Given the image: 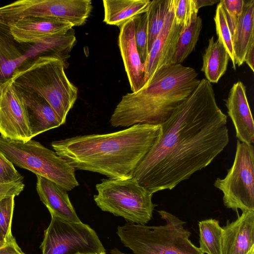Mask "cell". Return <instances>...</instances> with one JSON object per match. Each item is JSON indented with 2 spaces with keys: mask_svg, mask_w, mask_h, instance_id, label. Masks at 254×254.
I'll return each mask as SVG.
<instances>
[{
  "mask_svg": "<svg viewBox=\"0 0 254 254\" xmlns=\"http://www.w3.org/2000/svg\"><path fill=\"white\" fill-rule=\"evenodd\" d=\"M227 116L202 79L161 125L158 139L130 177L154 193L175 188L208 166L229 142Z\"/></svg>",
  "mask_w": 254,
  "mask_h": 254,
  "instance_id": "cell-1",
  "label": "cell"
},
{
  "mask_svg": "<svg viewBox=\"0 0 254 254\" xmlns=\"http://www.w3.org/2000/svg\"><path fill=\"white\" fill-rule=\"evenodd\" d=\"M161 125L136 124L116 132L79 135L54 141L56 154L75 170L126 179L154 145Z\"/></svg>",
  "mask_w": 254,
  "mask_h": 254,
  "instance_id": "cell-2",
  "label": "cell"
},
{
  "mask_svg": "<svg viewBox=\"0 0 254 254\" xmlns=\"http://www.w3.org/2000/svg\"><path fill=\"white\" fill-rule=\"evenodd\" d=\"M197 75L194 69L182 64L163 66L138 91L122 97L111 117V125H161L198 85Z\"/></svg>",
  "mask_w": 254,
  "mask_h": 254,
  "instance_id": "cell-3",
  "label": "cell"
},
{
  "mask_svg": "<svg viewBox=\"0 0 254 254\" xmlns=\"http://www.w3.org/2000/svg\"><path fill=\"white\" fill-rule=\"evenodd\" d=\"M67 66L60 59L39 56L30 59L11 78L18 89L35 93L50 105L62 125L73 107L78 89L67 77Z\"/></svg>",
  "mask_w": 254,
  "mask_h": 254,
  "instance_id": "cell-4",
  "label": "cell"
},
{
  "mask_svg": "<svg viewBox=\"0 0 254 254\" xmlns=\"http://www.w3.org/2000/svg\"><path fill=\"white\" fill-rule=\"evenodd\" d=\"M164 225L149 226L128 222L118 226L117 235L134 254H204L189 238L185 221L165 210L158 211Z\"/></svg>",
  "mask_w": 254,
  "mask_h": 254,
  "instance_id": "cell-5",
  "label": "cell"
},
{
  "mask_svg": "<svg viewBox=\"0 0 254 254\" xmlns=\"http://www.w3.org/2000/svg\"><path fill=\"white\" fill-rule=\"evenodd\" d=\"M0 152L13 164L52 181L66 191L79 186L75 169L37 141L24 142L0 135Z\"/></svg>",
  "mask_w": 254,
  "mask_h": 254,
  "instance_id": "cell-6",
  "label": "cell"
},
{
  "mask_svg": "<svg viewBox=\"0 0 254 254\" xmlns=\"http://www.w3.org/2000/svg\"><path fill=\"white\" fill-rule=\"evenodd\" d=\"M96 190L94 200L102 211L137 224L145 225L152 218L157 206L152 201L153 193L134 179H104Z\"/></svg>",
  "mask_w": 254,
  "mask_h": 254,
  "instance_id": "cell-7",
  "label": "cell"
},
{
  "mask_svg": "<svg viewBox=\"0 0 254 254\" xmlns=\"http://www.w3.org/2000/svg\"><path fill=\"white\" fill-rule=\"evenodd\" d=\"M214 186L223 193L228 208L237 212L254 210V148L237 141L234 160L223 179L217 178Z\"/></svg>",
  "mask_w": 254,
  "mask_h": 254,
  "instance_id": "cell-8",
  "label": "cell"
},
{
  "mask_svg": "<svg viewBox=\"0 0 254 254\" xmlns=\"http://www.w3.org/2000/svg\"><path fill=\"white\" fill-rule=\"evenodd\" d=\"M42 254H88L105 251L97 233L87 224L51 215L40 245Z\"/></svg>",
  "mask_w": 254,
  "mask_h": 254,
  "instance_id": "cell-9",
  "label": "cell"
},
{
  "mask_svg": "<svg viewBox=\"0 0 254 254\" xmlns=\"http://www.w3.org/2000/svg\"><path fill=\"white\" fill-rule=\"evenodd\" d=\"M0 133L14 140L32 138L23 99L11 79L0 89Z\"/></svg>",
  "mask_w": 254,
  "mask_h": 254,
  "instance_id": "cell-10",
  "label": "cell"
},
{
  "mask_svg": "<svg viewBox=\"0 0 254 254\" xmlns=\"http://www.w3.org/2000/svg\"><path fill=\"white\" fill-rule=\"evenodd\" d=\"M174 9V0H172L162 28L143 64L144 84L156 71L163 66L172 64L178 40L183 29L176 23Z\"/></svg>",
  "mask_w": 254,
  "mask_h": 254,
  "instance_id": "cell-11",
  "label": "cell"
},
{
  "mask_svg": "<svg viewBox=\"0 0 254 254\" xmlns=\"http://www.w3.org/2000/svg\"><path fill=\"white\" fill-rule=\"evenodd\" d=\"M73 27L69 23L55 19L29 18L17 21L6 28L17 42L33 45L64 35Z\"/></svg>",
  "mask_w": 254,
  "mask_h": 254,
  "instance_id": "cell-12",
  "label": "cell"
},
{
  "mask_svg": "<svg viewBox=\"0 0 254 254\" xmlns=\"http://www.w3.org/2000/svg\"><path fill=\"white\" fill-rule=\"evenodd\" d=\"M227 113L238 140L248 144L254 142V124L248 101L246 87L240 81L231 87L225 101Z\"/></svg>",
  "mask_w": 254,
  "mask_h": 254,
  "instance_id": "cell-13",
  "label": "cell"
},
{
  "mask_svg": "<svg viewBox=\"0 0 254 254\" xmlns=\"http://www.w3.org/2000/svg\"><path fill=\"white\" fill-rule=\"evenodd\" d=\"M254 248V210H246L222 227V254H247Z\"/></svg>",
  "mask_w": 254,
  "mask_h": 254,
  "instance_id": "cell-14",
  "label": "cell"
},
{
  "mask_svg": "<svg viewBox=\"0 0 254 254\" xmlns=\"http://www.w3.org/2000/svg\"><path fill=\"white\" fill-rule=\"evenodd\" d=\"M118 45L130 89L136 92L144 84V65L136 45L132 19L120 27Z\"/></svg>",
  "mask_w": 254,
  "mask_h": 254,
  "instance_id": "cell-15",
  "label": "cell"
},
{
  "mask_svg": "<svg viewBox=\"0 0 254 254\" xmlns=\"http://www.w3.org/2000/svg\"><path fill=\"white\" fill-rule=\"evenodd\" d=\"M37 176L36 190L51 215L73 222H81L69 198L67 191L54 182Z\"/></svg>",
  "mask_w": 254,
  "mask_h": 254,
  "instance_id": "cell-16",
  "label": "cell"
},
{
  "mask_svg": "<svg viewBox=\"0 0 254 254\" xmlns=\"http://www.w3.org/2000/svg\"><path fill=\"white\" fill-rule=\"evenodd\" d=\"M17 89L24 103L32 138L62 125L52 107L44 98L35 93Z\"/></svg>",
  "mask_w": 254,
  "mask_h": 254,
  "instance_id": "cell-17",
  "label": "cell"
},
{
  "mask_svg": "<svg viewBox=\"0 0 254 254\" xmlns=\"http://www.w3.org/2000/svg\"><path fill=\"white\" fill-rule=\"evenodd\" d=\"M0 26V89L33 56Z\"/></svg>",
  "mask_w": 254,
  "mask_h": 254,
  "instance_id": "cell-18",
  "label": "cell"
},
{
  "mask_svg": "<svg viewBox=\"0 0 254 254\" xmlns=\"http://www.w3.org/2000/svg\"><path fill=\"white\" fill-rule=\"evenodd\" d=\"M235 64L244 63L247 52L254 45V0H245L243 11L232 35Z\"/></svg>",
  "mask_w": 254,
  "mask_h": 254,
  "instance_id": "cell-19",
  "label": "cell"
},
{
  "mask_svg": "<svg viewBox=\"0 0 254 254\" xmlns=\"http://www.w3.org/2000/svg\"><path fill=\"white\" fill-rule=\"evenodd\" d=\"M150 0H104L103 21L122 26L128 20L147 11Z\"/></svg>",
  "mask_w": 254,
  "mask_h": 254,
  "instance_id": "cell-20",
  "label": "cell"
},
{
  "mask_svg": "<svg viewBox=\"0 0 254 254\" xmlns=\"http://www.w3.org/2000/svg\"><path fill=\"white\" fill-rule=\"evenodd\" d=\"M229 59V55L221 42L218 39L214 40L213 36L210 38L202 56L201 68L206 79L210 83H217L225 73Z\"/></svg>",
  "mask_w": 254,
  "mask_h": 254,
  "instance_id": "cell-21",
  "label": "cell"
},
{
  "mask_svg": "<svg viewBox=\"0 0 254 254\" xmlns=\"http://www.w3.org/2000/svg\"><path fill=\"white\" fill-rule=\"evenodd\" d=\"M199 248L204 254H222V227L218 220L208 219L198 222Z\"/></svg>",
  "mask_w": 254,
  "mask_h": 254,
  "instance_id": "cell-22",
  "label": "cell"
},
{
  "mask_svg": "<svg viewBox=\"0 0 254 254\" xmlns=\"http://www.w3.org/2000/svg\"><path fill=\"white\" fill-rule=\"evenodd\" d=\"M202 26V19L197 16L188 27L183 29L178 40L172 64H181L192 52L198 40Z\"/></svg>",
  "mask_w": 254,
  "mask_h": 254,
  "instance_id": "cell-23",
  "label": "cell"
},
{
  "mask_svg": "<svg viewBox=\"0 0 254 254\" xmlns=\"http://www.w3.org/2000/svg\"><path fill=\"white\" fill-rule=\"evenodd\" d=\"M172 0H150L147 14L148 53L160 32L169 11Z\"/></svg>",
  "mask_w": 254,
  "mask_h": 254,
  "instance_id": "cell-24",
  "label": "cell"
},
{
  "mask_svg": "<svg viewBox=\"0 0 254 254\" xmlns=\"http://www.w3.org/2000/svg\"><path fill=\"white\" fill-rule=\"evenodd\" d=\"M214 19L218 39L225 47L232 63L233 67L236 69L232 35L228 25L225 11L220 1L216 7Z\"/></svg>",
  "mask_w": 254,
  "mask_h": 254,
  "instance_id": "cell-25",
  "label": "cell"
},
{
  "mask_svg": "<svg viewBox=\"0 0 254 254\" xmlns=\"http://www.w3.org/2000/svg\"><path fill=\"white\" fill-rule=\"evenodd\" d=\"M132 20L134 26L135 39L137 49L142 64L145 62L148 55V27L146 12L139 14Z\"/></svg>",
  "mask_w": 254,
  "mask_h": 254,
  "instance_id": "cell-26",
  "label": "cell"
},
{
  "mask_svg": "<svg viewBox=\"0 0 254 254\" xmlns=\"http://www.w3.org/2000/svg\"><path fill=\"white\" fill-rule=\"evenodd\" d=\"M14 197L7 196L0 200V237L6 242L13 237L11 225Z\"/></svg>",
  "mask_w": 254,
  "mask_h": 254,
  "instance_id": "cell-27",
  "label": "cell"
},
{
  "mask_svg": "<svg viewBox=\"0 0 254 254\" xmlns=\"http://www.w3.org/2000/svg\"><path fill=\"white\" fill-rule=\"evenodd\" d=\"M174 18L177 24L183 29L188 27L197 17L194 0H174Z\"/></svg>",
  "mask_w": 254,
  "mask_h": 254,
  "instance_id": "cell-28",
  "label": "cell"
},
{
  "mask_svg": "<svg viewBox=\"0 0 254 254\" xmlns=\"http://www.w3.org/2000/svg\"><path fill=\"white\" fill-rule=\"evenodd\" d=\"M231 35L234 33L243 11L244 0H221Z\"/></svg>",
  "mask_w": 254,
  "mask_h": 254,
  "instance_id": "cell-29",
  "label": "cell"
},
{
  "mask_svg": "<svg viewBox=\"0 0 254 254\" xmlns=\"http://www.w3.org/2000/svg\"><path fill=\"white\" fill-rule=\"evenodd\" d=\"M23 179L13 164L0 152V180L6 183Z\"/></svg>",
  "mask_w": 254,
  "mask_h": 254,
  "instance_id": "cell-30",
  "label": "cell"
},
{
  "mask_svg": "<svg viewBox=\"0 0 254 254\" xmlns=\"http://www.w3.org/2000/svg\"><path fill=\"white\" fill-rule=\"evenodd\" d=\"M24 187L23 180L0 184V200L7 196L18 195Z\"/></svg>",
  "mask_w": 254,
  "mask_h": 254,
  "instance_id": "cell-31",
  "label": "cell"
},
{
  "mask_svg": "<svg viewBox=\"0 0 254 254\" xmlns=\"http://www.w3.org/2000/svg\"><path fill=\"white\" fill-rule=\"evenodd\" d=\"M0 254H25L16 243L13 237L0 248Z\"/></svg>",
  "mask_w": 254,
  "mask_h": 254,
  "instance_id": "cell-32",
  "label": "cell"
},
{
  "mask_svg": "<svg viewBox=\"0 0 254 254\" xmlns=\"http://www.w3.org/2000/svg\"><path fill=\"white\" fill-rule=\"evenodd\" d=\"M254 45H252L248 51L245 57L244 62H246L248 66L252 69V71H254Z\"/></svg>",
  "mask_w": 254,
  "mask_h": 254,
  "instance_id": "cell-33",
  "label": "cell"
},
{
  "mask_svg": "<svg viewBox=\"0 0 254 254\" xmlns=\"http://www.w3.org/2000/svg\"><path fill=\"white\" fill-rule=\"evenodd\" d=\"M195 6L198 10L200 8L205 6L212 5L219 2L218 0H194Z\"/></svg>",
  "mask_w": 254,
  "mask_h": 254,
  "instance_id": "cell-34",
  "label": "cell"
},
{
  "mask_svg": "<svg viewBox=\"0 0 254 254\" xmlns=\"http://www.w3.org/2000/svg\"><path fill=\"white\" fill-rule=\"evenodd\" d=\"M111 254H127L120 252L117 249H114L111 250Z\"/></svg>",
  "mask_w": 254,
  "mask_h": 254,
  "instance_id": "cell-35",
  "label": "cell"
},
{
  "mask_svg": "<svg viewBox=\"0 0 254 254\" xmlns=\"http://www.w3.org/2000/svg\"><path fill=\"white\" fill-rule=\"evenodd\" d=\"M0 237V248L3 247L7 243Z\"/></svg>",
  "mask_w": 254,
  "mask_h": 254,
  "instance_id": "cell-36",
  "label": "cell"
},
{
  "mask_svg": "<svg viewBox=\"0 0 254 254\" xmlns=\"http://www.w3.org/2000/svg\"><path fill=\"white\" fill-rule=\"evenodd\" d=\"M247 254H254V248L252 249Z\"/></svg>",
  "mask_w": 254,
  "mask_h": 254,
  "instance_id": "cell-37",
  "label": "cell"
},
{
  "mask_svg": "<svg viewBox=\"0 0 254 254\" xmlns=\"http://www.w3.org/2000/svg\"><path fill=\"white\" fill-rule=\"evenodd\" d=\"M106 254V252H103L100 253H93V254Z\"/></svg>",
  "mask_w": 254,
  "mask_h": 254,
  "instance_id": "cell-38",
  "label": "cell"
},
{
  "mask_svg": "<svg viewBox=\"0 0 254 254\" xmlns=\"http://www.w3.org/2000/svg\"><path fill=\"white\" fill-rule=\"evenodd\" d=\"M2 183H4L3 181H2L1 180H0V184H2Z\"/></svg>",
  "mask_w": 254,
  "mask_h": 254,
  "instance_id": "cell-39",
  "label": "cell"
}]
</instances>
